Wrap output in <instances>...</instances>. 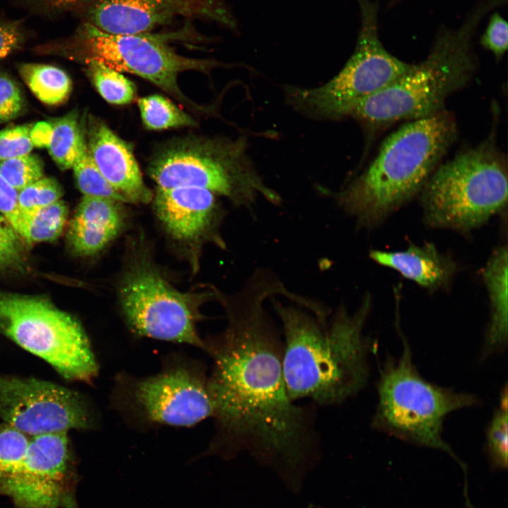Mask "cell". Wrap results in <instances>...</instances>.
<instances>
[{"instance_id": "cell-1", "label": "cell", "mask_w": 508, "mask_h": 508, "mask_svg": "<svg viewBox=\"0 0 508 508\" xmlns=\"http://www.w3.org/2000/svg\"><path fill=\"white\" fill-rule=\"evenodd\" d=\"M227 324L205 341L212 359L207 387L216 433L211 446L226 456L248 452L272 466L296 469L315 454L318 434L310 407L288 394L283 341L264 303L289 290L267 269L254 271L237 292L214 289Z\"/></svg>"}, {"instance_id": "cell-2", "label": "cell", "mask_w": 508, "mask_h": 508, "mask_svg": "<svg viewBox=\"0 0 508 508\" xmlns=\"http://www.w3.org/2000/svg\"><path fill=\"white\" fill-rule=\"evenodd\" d=\"M272 303L282 325L283 374L292 401L338 405L365 387L374 350L363 334L372 308L369 294L353 313L341 306L329 320L297 305Z\"/></svg>"}, {"instance_id": "cell-3", "label": "cell", "mask_w": 508, "mask_h": 508, "mask_svg": "<svg viewBox=\"0 0 508 508\" xmlns=\"http://www.w3.org/2000/svg\"><path fill=\"white\" fill-rule=\"evenodd\" d=\"M456 135V119L445 109L409 121L385 140L360 175L331 196L358 226L373 228L421 193Z\"/></svg>"}, {"instance_id": "cell-4", "label": "cell", "mask_w": 508, "mask_h": 508, "mask_svg": "<svg viewBox=\"0 0 508 508\" xmlns=\"http://www.w3.org/2000/svg\"><path fill=\"white\" fill-rule=\"evenodd\" d=\"M492 6L491 1L480 5L459 28L439 34L423 61L412 64L407 72L358 104L349 116L373 131L445 109L448 97L468 85L474 75L471 40L478 22Z\"/></svg>"}, {"instance_id": "cell-5", "label": "cell", "mask_w": 508, "mask_h": 508, "mask_svg": "<svg viewBox=\"0 0 508 508\" xmlns=\"http://www.w3.org/2000/svg\"><path fill=\"white\" fill-rule=\"evenodd\" d=\"M248 150L245 136L175 138L153 153L147 172L157 187L205 188L251 212L259 198L280 205L281 196L265 183Z\"/></svg>"}, {"instance_id": "cell-6", "label": "cell", "mask_w": 508, "mask_h": 508, "mask_svg": "<svg viewBox=\"0 0 508 508\" xmlns=\"http://www.w3.org/2000/svg\"><path fill=\"white\" fill-rule=\"evenodd\" d=\"M507 192V159L490 136L436 167L420 193L423 221L468 233L506 207Z\"/></svg>"}, {"instance_id": "cell-7", "label": "cell", "mask_w": 508, "mask_h": 508, "mask_svg": "<svg viewBox=\"0 0 508 508\" xmlns=\"http://www.w3.org/2000/svg\"><path fill=\"white\" fill-rule=\"evenodd\" d=\"M397 328L403 350L399 358L389 356L380 369L371 427L407 442L442 450L464 466L442 437L443 424L452 412L477 406L480 401L473 394L423 377L413 362L408 340Z\"/></svg>"}, {"instance_id": "cell-8", "label": "cell", "mask_w": 508, "mask_h": 508, "mask_svg": "<svg viewBox=\"0 0 508 508\" xmlns=\"http://www.w3.org/2000/svg\"><path fill=\"white\" fill-rule=\"evenodd\" d=\"M167 40L164 35L152 33H109L82 22L66 38L41 45L36 52L84 64L97 62L120 73H133L156 85L183 104L200 109L182 93L177 83L178 75L187 71L207 73L218 64L180 55L168 45Z\"/></svg>"}, {"instance_id": "cell-9", "label": "cell", "mask_w": 508, "mask_h": 508, "mask_svg": "<svg viewBox=\"0 0 508 508\" xmlns=\"http://www.w3.org/2000/svg\"><path fill=\"white\" fill-rule=\"evenodd\" d=\"M361 28L353 53L343 68L326 83L312 88L286 86L288 104L311 119L339 120L387 87L412 66L391 54L378 35L377 5L356 0Z\"/></svg>"}, {"instance_id": "cell-10", "label": "cell", "mask_w": 508, "mask_h": 508, "mask_svg": "<svg viewBox=\"0 0 508 508\" xmlns=\"http://www.w3.org/2000/svg\"><path fill=\"white\" fill-rule=\"evenodd\" d=\"M0 333L66 380L90 382L97 373L80 322L44 297L0 291Z\"/></svg>"}, {"instance_id": "cell-11", "label": "cell", "mask_w": 508, "mask_h": 508, "mask_svg": "<svg viewBox=\"0 0 508 508\" xmlns=\"http://www.w3.org/2000/svg\"><path fill=\"white\" fill-rule=\"evenodd\" d=\"M130 257L119 284L126 321L140 336L184 343L205 350L197 330L200 306L214 298L211 291L182 292L166 279L140 249Z\"/></svg>"}, {"instance_id": "cell-12", "label": "cell", "mask_w": 508, "mask_h": 508, "mask_svg": "<svg viewBox=\"0 0 508 508\" xmlns=\"http://www.w3.org/2000/svg\"><path fill=\"white\" fill-rule=\"evenodd\" d=\"M0 419L34 436L92 424L83 397L60 385L35 379L0 375Z\"/></svg>"}, {"instance_id": "cell-13", "label": "cell", "mask_w": 508, "mask_h": 508, "mask_svg": "<svg viewBox=\"0 0 508 508\" xmlns=\"http://www.w3.org/2000/svg\"><path fill=\"white\" fill-rule=\"evenodd\" d=\"M67 433L31 436L23 461L0 493L20 508H75L77 480Z\"/></svg>"}, {"instance_id": "cell-14", "label": "cell", "mask_w": 508, "mask_h": 508, "mask_svg": "<svg viewBox=\"0 0 508 508\" xmlns=\"http://www.w3.org/2000/svg\"><path fill=\"white\" fill-rule=\"evenodd\" d=\"M131 401L138 414L152 423L191 426L212 416L205 373L184 363L135 381Z\"/></svg>"}, {"instance_id": "cell-15", "label": "cell", "mask_w": 508, "mask_h": 508, "mask_svg": "<svg viewBox=\"0 0 508 508\" xmlns=\"http://www.w3.org/2000/svg\"><path fill=\"white\" fill-rule=\"evenodd\" d=\"M77 14L82 22L123 35L151 33L180 17L236 25L224 0H96Z\"/></svg>"}, {"instance_id": "cell-16", "label": "cell", "mask_w": 508, "mask_h": 508, "mask_svg": "<svg viewBox=\"0 0 508 508\" xmlns=\"http://www.w3.org/2000/svg\"><path fill=\"white\" fill-rule=\"evenodd\" d=\"M152 201L159 222L174 240L193 243L208 239L224 248L219 232L224 212L211 191L194 186L157 187Z\"/></svg>"}, {"instance_id": "cell-17", "label": "cell", "mask_w": 508, "mask_h": 508, "mask_svg": "<svg viewBox=\"0 0 508 508\" xmlns=\"http://www.w3.org/2000/svg\"><path fill=\"white\" fill-rule=\"evenodd\" d=\"M86 142L97 167L126 202L147 204L153 193L145 185L132 147L101 119L85 118Z\"/></svg>"}, {"instance_id": "cell-18", "label": "cell", "mask_w": 508, "mask_h": 508, "mask_svg": "<svg viewBox=\"0 0 508 508\" xmlns=\"http://www.w3.org/2000/svg\"><path fill=\"white\" fill-rule=\"evenodd\" d=\"M122 203L109 198L83 195L68 233L69 244L75 254L95 255L118 236L124 224Z\"/></svg>"}, {"instance_id": "cell-19", "label": "cell", "mask_w": 508, "mask_h": 508, "mask_svg": "<svg viewBox=\"0 0 508 508\" xmlns=\"http://www.w3.org/2000/svg\"><path fill=\"white\" fill-rule=\"evenodd\" d=\"M369 256L430 291L447 287L458 270L456 262L431 243H411L406 250L399 251L371 250Z\"/></svg>"}, {"instance_id": "cell-20", "label": "cell", "mask_w": 508, "mask_h": 508, "mask_svg": "<svg viewBox=\"0 0 508 508\" xmlns=\"http://www.w3.org/2000/svg\"><path fill=\"white\" fill-rule=\"evenodd\" d=\"M507 247L492 253L482 273L490 302V319L482 349V359L502 352L507 347L508 333Z\"/></svg>"}, {"instance_id": "cell-21", "label": "cell", "mask_w": 508, "mask_h": 508, "mask_svg": "<svg viewBox=\"0 0 508 508\" xmlns=\"http://www.w3.org/2000/svg\"><path fill=\"white\" fill-rule=\"evenodd\" d=\"M18 70L30 90L42 102L58 105L68 99L72 83L62 69L47 64H23Z\"/></svg>"}, {"instance_id": "cell-22", "label": "cell", "mask_w": 508, "mask_h": 508, "mask_svg": "<svg viewBox=\"0 0 508 508\" xmlns=\"http://www.w3.org/2000/svg\"><path fill=\"white\" fill-rule=\"evenodd\" d=\"M49 152L63 170L72 169L85 137V118L73 110L54 122Z\"/></svg>"}, {"instance_id": "cell-23", "label": "cell", "mask_w": 508, "mask_h": 508, "mask_svg": "<svg viewBox=\"0 0 508 508\" xmlns=\"http://www.w3.org/2000/svg\"><path fill=\"white\" fill-rule=\"evenodd\" d=\"M68 212L66 203L59 200L30 214L22 216L18 234L29 244L54 241L62 233Z\"/></svg>"}, {"instance_id": "cell-24", "label": "cell", "mask_w": 508, "mask_h": 508, "mask_svg": "<svg viewBox=\"0 0 508 508\" xmlns=\"http://www.w3.org/2000/svg\"><path fill=\"white\" fill-rule=\"evenodd\" d=\"M138 107L143 122L151 130L196 126V121L169 99L152 95L140 98Z\"/></svg>"}, {"instance_id": "cell-25", "label": "cell", "mask_w": 508, "mask_h": 508, "mask_svg": "<svg viewBox=\"0 0 508 508\" xmlns=\"http://www.w3.org/2000/svg\"><path fill=\"white\" fill-rule=\"evenodd\" d=\"M85 66L87 75L107 102L125 104L135 99L136 88L134 83L121 73L93 61Z\"/></svg>"}, {"instance_id": "cell-26", "label": "cell", "mask_w": 508, "mask_h": 508, "mask_svg": "<svg viewBox=\"0 0 508 508\" xmlns=\"http://www.w3.org/2000/svg\"><path fill=\"white\" fill-rule=\"evenodd\" d=\"M75 179L84 195L106 198L126 202L101 174L89 152L86 137L83 139L73 168Z\"/></svg>"}, {"instance_id": "cell-27", "label": "cell", "mask_w": 508, "mask_h": 508, "mask_svg": "<svg viewBox=\"0 0 508 508\" xmlns=\"http://www.w3.org/2000/svg\"><path fill=\"white\" fill-rule=\"evenodd\" d=\"M507 387L501 391L497 408L485 431V449L493 466L499 468L507 466Z\"/></svg>"}, {"instance_id": "cell-28", "label": "cell", "mask_w": 508, "mask_h": 508, "mask_svg": "<svg viewBox=\"0 0 508 508\" xmlns=\"http://www.w3.org/2000/svg\"><path fill=\"white\" fill-rule=\"evenodd\" d=\"M31 436L0 423V489L23 461Z\"/></svg>"}, {"instance_id": "cell-29", "label": "cell", "mask_w": 508, "mask_h": 508, "mask_svg": "<svg viewBox=\"0 0 508 508\" xmlns=\"http://www.w3.org/2000/svg\"><path fill=\"white\" fill-rule=\"evenodd\" d=\"M41 159L30 153L0 161V174L17 192L43 177Z\"/></svg>"}, {"instance_id": "cell-30", "label": "cell", "mask_w": 508, "mask_h": 508, "mask_svg": "<svg viewBox=\"0 0 508 508\" xmlns=\"http://www.w3.org/2000/svg\"><path fill=\"white\" fill-rule=\"evenodd\" d=\"M62 189L53 178L42 177L18 192V205L22 216L60 200Z\"/></svg>"}, {"instance_id": "cell-31", "label": "cell", "mask_w": 508, "mask_h": 508, "mask_svg": "<svg viewBox=\"0 0 508 508\" xmlns=\"http://www.w3.org/2000/svg\"><path fill=\"white\" fill-rule=\"evenodd\" d=\"M23 242L8 221L0 214V272L23 270Z\"/></svg>"}, {"instance_id": "cell-32", "label": "cell", "mask_w": 508, "mask_h": 508, "mask_svg": "<svg viewBox=\"0 0 508 508\" xmlns=\"http://www.w3.org/2000/svg\"><path fill=\"white\" fill-rule=\"evenodd\" d=\"M30 125H20L0 131V161L30 153L33 147Z\"/></svg>"}, {"instance_id": "cell-33", "label": "cell", "mask_w": 508, "mask_h": 508, "mask_svg": "<svg viewBox=\"0 0 508 508\" xmlns=\"http://www.w3.org/2000/svg\"><path fill=\"white\" fill-rule=\"evenodd\" d=\"M96 0H19L29 11L46 17H56L72 12L78 13Z\"/></svg>"}, {"instance_id": "cell-34", "label": "cell", "mask_w": 508, "mask_h": 508, "mask_svg": "<svg viewBox=\"0 0 508 508\" xmlns=\"http://www.w3.org/2000/svg\"><path fill=\"white\" fill-rule=\"evenodd\" d=\"M20 89L8 75L0 73V122L18 117L24 108Z\"/></svg>"}, {"instance_id": "cell-35", "label": "cell", "mask_w": 508, "mask_h": 508, "mask_svg": "<svg viewBox=\"0 0 508 508\" xmlns=\"http://www.w3.org/2000/svg\"><path fill=\"white\" fill-rule=\"evenodd\" d=\"M480 43L497 59L506 52L508 46L507 23L498 13H493L490 18Z\"/></svg>"}, {"instance_id": "cell-36", "label": "cell", "mask_w": 508, "mask_h": 508, "mask_svg": "<svg viewBox=\"0 0 508 508\" xmlns=\"http://www.w3.org/2000/svg\"><path fill=\"white\" fill-rule=\"evenodd\" d=\"M26 37L22 20L0 17V59L19 50Z\"/></svg>"}, {"instance_id": "cell-37", "label": "cell", "mask_w": 508, "mask_h": 508, "mask_svg": "<svg viewBox=\"0 0 508 508\" xmlns=\"http://www.w3.org/2000/svg\"><path fill=\"white\" fill-rule=\"evenodd\" d=\"M0 214L3 215L18 234L22 214L18 205V192L0 174Z\"/></svg>"}, {"instance_id": "cell-38", "label": "cell", "mask_w": 508, "mask_h": 508, "mask_svg": "<svg viewBox=\"0 0 508 508\" xmlns=\"http://www.w3.org/2000/svg\"><path fill=\"white\" fill-rule=\"evenodd\" d=\"M52 131V122L40 121L36 123L30 131V138L33 147L48 148Z\"/></svg>"}]
</instances>
